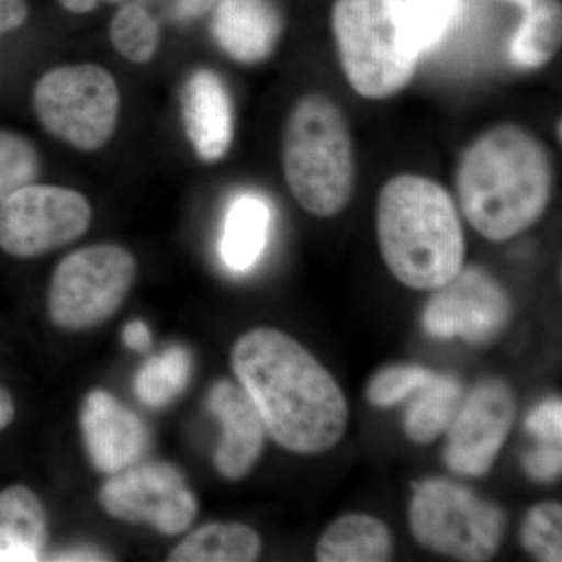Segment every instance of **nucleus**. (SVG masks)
Listing matches in <instances>:
<instances>
[{
	"label": "nucleus",
	"instance_id": "f257e3e1",
	"mask_svg": "<svg viewBox=\"0 0 562 562\" xmlns=\"http://www.w3.org/2000/svg\"><path fill=\"white\" fill-rule=\"evenodd\" d=\"M232 366L266 431L283 449L325 453L346 435L349 406L341 387L286 333L273 328L246 333L233 347Z\"/></svg>",
	"mask_w": 562,
	"mask_h": 562
},
{
	"label": "nucleus",
	"instance_id": "f03ea898",
	"mask_svg": "<svg viewBox=\"0 0 562 562\" xmlns=\"http://www.w3.org/2000/svg\"><path fill=\"white\" fill-rule=\"evenodd\" d=\"M462 213L490 241H508L541 220L553 190V165L541 140L502 124L462 154L457 171Z\"/></svg>",
	"mask_w": 562,
	"mask_h": 562
},
{
	"label": "nucleus",
	"instance_id": "7ed1b4c3",
	"mask_svg": "<svg viewBox=\"0 0 562 562\" xmlns=\"http://www.w3.org/2000/svg\"><path fill=\"white\" fill-rule=\"evenodd\" d=\"M376 236L384 265L412 290L436 291L464 268L457 205L438 181L402 173L382 188Z\"/></svg>",
	"mask_w": 562,
	"mask_h": 562
},
{
	"label": "nucleus",
	"instance_id": "20e7f679",
	"mask_svg": "<svg viewBox=\"0 0 562 562\" xmlns=\"http://www.w3.org/2000/svg\"><path fill=\"white\" fill-rule=\"evenodd\" d=\"M284 179L302 209L333 217L350 202L355 190V147L349 124L338 103L312 92L295 103L283 149Z\"/></svg>",
	"mask_w": 562,
	"mask_h": 562
},
{
	"label": "nucleus",
	"instance_id": "39448f33",
	"mask_svg": "<svg viewBox=\"0 0 562 562\" xmlns=\"http://www.w3.org/2000/svg\"><path fill=\"white\" fill-rule=\"evenodd\" d=\"M333 33L347 80L366 99H387L408 87L419 58L403 46L397 0H336Z\"/></svg>",
	"mask_w": 562,
	"mask_h": 562
},
{
	"label": "nucleus",
	"instance_id": "423d86ee",
	"mask_svg": "<svg viewBox=\"0 0 562 562\" xmlns=\"http://www.w3.org/2000/svg\"><path fill=\"white\" fill-rule=\"evenodd\" d=\"M408 517L422 547L465 562L492 560L506 530V514L501 506L443 479L417 486Z\"/></svg>",
	"mask_w": 562,
	"mask_h": 562
},
{
	"label": "nucleus",
	"instance_id": "0eeeda50",
	"mask_svg": "<svg viewBox=\"0 0 562 562\" xmlns=\"http://www.w3.org/2000/svg\"><path fill=\"white\" fill-rule=\"evenodd\" d=\"M120 106L113 74L92 63L47 70L33 90V110L44 131L81 151H95L110 143Z\"/></svg>",
	"mask_w": 562,
	"mask_h": 562
},
{
	"label": "nucleus",
	"instance_id": "6e6552de",
	"mask_svg": "<svg viewBox=\"0 0 562 562\" xmlns=\"http://www.w3.org/2000/svg\"><path fill=\"white\" fill-rule=\"evenodd\" d=\"M135 279V258L124 247L95 244L72 251L52 273V324L66 331L105 324L120 312Z\"/></svg>",
	"mask_w": 562,
	"mask_h": 562
},
{
	"label": "nucleus",
	"instance_id": "1a4fd4ad",
	"mask_svg": "<svg viewBox=\"0 0 562 562\" xmlns=\"http://www.w3.org/2000/svg\"><path fill=\"white\" fill-rule=\"evenodd\" d=\"M92 210L81 192L32 183L0 203V249L29 260L77 241L90 228Z\"/></svg>",
	"mask_w": 562,
	"mask_h": 562
},
{
	"label": "nucleus",
	"instance_id": "9d476101",
	"mask_svg": "<svg viewBox=\"0 0 562 562\" xmlns=\"http://www.w3.org/2000/svg\"><path fill=\"white\" fill-rule=\"evenodd\" d=\"M99 502L114 519L149 524L166 536L187 531L199 512L198 498L183 473L165 461H139L113 473L103 484Z\"/></svg>",
	"mask_w": 562,
	"mask_h": 562
},
{
	"label": "nucleus",
	"instance_id": "9b49d317",
	"mask_svg": "<svg viewBox=\"0 0 562 562\" xmlns=\"http://www.w3.org/2000/svg\"><path fill=\"white\" fill-rule=\"evenodd\" d=\"M512 314V302L497 280L480 268H462L436 290L424 312V327L435 338L460 336L483 346L497 338Z\"/></svg>",
	"mask_w": 562,
	"mask_h": 562
},
{
	"label": "nucleus",
	"instance_id": "f8f14e48",
	"mask_svg": "<svg viewBox=\"0 0 562 562\" xmlns=\"http://www.w3.org/2000/svg\"><path fill=\"white\" fill-rule=\"evenodd\" d=\"M516 413V397L508 384L502 380L476 384L446 431L447 465L465 476L490 472L512 431Z\"/></svg>",
	"mask_w": 562,
	"mask_h": 562
},
{
	"label": "nucleus",
	"instance_id": "ddd939ff",
	"mask_svg": "<svg viewBox=\"0 0 562 562\" xmlns=\"http://www.w3.org/2000/svg\"><path fill=\"white\" fill-rule=\"evenodd\" d=\"M81 436L88 457L99 472L117 473L143 461L150 449L146 422L110 392L95 390L80 409Z\"/></svg>",
	"mask_w": 562,
	"mask_h": 562
},
{
	"label": "nucleus",
	"instance_id": "4468645a",
	"mask_svg": "<svg viewBox=\"0 0 562 562\" xmlns=\"http://www.w3.org/2000/svg\"><path fill=\"white\" fill-rule=\"evenodd\" d=\"M209 409L222 425L214 465L224 479L238 482L249 475L265 449L266 427L249 394L222 380L209 395Z\"/></svg>",
	"mask_w": 562,
	"mask_h": 562
},
{
	"label": "nucleus",
	"instance_id": "2eb2a0df",
	"mask_svg": "<svg viewBox=\"0 0 562 562\" xmlns=\"http://www.w3.org/2000/svg\"><path fill=\"white\" fill-rule=\"evenodd\" d=\"M181 121L195 155L216 162L231 150L233 105L231 92L213 69H195L180 91Z\"/></svg>",
	"mask_w": 562,
	"mask_h": 562
},
{
	"label": "nucleus",
	"instance_id": "dca6fc26",
	"mask_svg": "<svg viewBox=\"0 0 562 562\" xmlns=\"http://www.w3.org/2000/svg\"><path fill=\"white\" fill-rule=\"evenodd\" d=\"M214 40L233 60L255 65L271 57L283 32V20L273 0H217Z\"/></svg>",
	"mask_w": 562,
	"mask_h": 562
},
{
	"label": "nucleus",
	"instance_id": "f3484780",
	"mask_svg": "<svg viewBox=\"0 0 562 562\" xmlns=\"http://www.w3.org/2000/svg\"><path fill=\"white\" fill-rule=\"evenodd\" d=\"M49 528L35 492L11 486L0 492V562H33L43 558Z\"/></svg>",
	"mask_w": 562,
	"mask_h": 562
},
{
	"label": "nucleus",
	"instance_id": "a211bd4d",
	"mask_svg": "<svg viewBox=\"0 0 562 562\" xmlns=\"http://www.w3.org/2000/svg\"><path fill=\"white\" fill-rule=\"evenodd\" d=\"M394 539L383 520L369 514H347L324 531L316 547L321 562H384L392 558Z\"/></svg>",
	"mask_w": 562,
	"mask_h": 562
},
{
	"label": "nucleus",
	"instance_id": "6ab92c4d",
	"mask_svg": "<svg viewBox=\"0 0 562 562\" xmlns=\"http://www.w3.org/2000/svg\"><path fill=\"white\" fill-rule=\"evenodd\" d=\"M271 209L260 195L243 194L232 203L225 217L221 251L233 271H249L268 243Z\"/></svg>",
	"mask_w": 562,
	"mask_h": 562
},
{
	"label": "nucleus",
	"instance_id": "aec40b11",
	"mask_svg": "<svg viewBox=\"0 0 562 562\" xmlns=\"http://www.w3.org/2000/svg\"><path fill=\"white\" fill-rule=\"evenodd\" d=\"M524 10V20L509 46L514 65L538 69L552 61L561 47L562 14L558 0H509Z\"/></svg>",
	"mask_w": 562,
	"mask_h": 562
},
{
	"label": "nucleus",
	"instance_id": "412c9836",
	"mask_svg": "<svg viewBox=\"0 0 562 562\" xmlns=\"http://www.w3.org/2000/svg\"><path fill=\"white\" fill-rule=\"evenodd\" d=\"M261 553V539L244 524H210L191 532L169 554L171 562H250Z\"/></svg>",
	"mask_w": 562,
	"mask_h": 562
},
{
	"label": "nucleus",
	"instance_id": "4be33fe9",
	"mask_svg": "<svg viewBox=\"0 0 562 562\" xmlns=\"http://www.w3.org/2000/svg\"><path fill=\"white\" fill-rule=\"evenodd\" d=\"M416 394L405 414V431L413 442L425 446L449 430L464 395L461 383L454 376L436 372Z\"/></svg>",
	"mask_w": 562,
	"mask_h": 562
},
{
	"label": "nucleus",
	"instance_id": "5701e85b",
	"mask_svg": "<svg viewBox=\"0 0 562 562\" xmlns=\"http://www.w3.org/2000/svg\"><path fill=\"white\" fill-rule=\"evenodd\" d=\"M458 14L460 0H397L403 46L420 58L446 38Z\"/></svg>",
	"mask_w": 562,
	"mask_h": 562
},
{
	"label": "nucleus",
	"instance_id": "b1692460",
	"mask_svg": "<svg viewBox=\"0 0 562 562\" xmlns=\"http://www.w3.org/2000/svg\"><path fill=\"white\" fill-rule=\"evenodd\" d=\"M192 360L183 346H172L149 358L135 379L136 397L150 408H161L179 397L191 380Z\"/></svg>",
	"mask_w": 562,
	"mask_h": 562
},
{
	"label": "nucleus",
	"instance_id": "393cba45",
	"mask_svg": "<svg viewBox=\"0 0 562 562\" xmlns=\"http://www.w3.org/2000/svg\"><path fill=\"white\" fill-rule=\"evenodd\" d=\"M161 31L158 18L144 3H125L110 22V40L125 60L146 65L157 54Z\"/></svg>",
	"mask_w": 562,
	"mask_h": 562
},
{
	"label": "nucleus",
	"instance_id": "a878e982",
	"mask_svg": "<svg viewBox=\"0 0 562 562\" xmlns=\"http://www.w3.org/2000/svg\"><path fill=\"white\" fill-rule=\"evenodd\" d=\"M41 173V157L35 144L21 133L0 128V203Z\"/></svg>",
	"mask_w": 562,
	"mask_h": 562
},
{
	"label": "nucleus",
	"instance_id": "bb28decb",
	"mask_svg": "<svg viewBox=\"0 0 562 562\" xmlns=\"http://www.w3.org/2000/svg\"><path fill=\"white\" fill-rule=\"evenodd\" d=\"M520 542L531 557L543 562L562 560V508L560 503H539L525 517Z\"/></svg>",
	"mask_w": 562,
	"mask_h": 562
},
{
	"label": "nucleus",
	"instance_id": "cd10ccee",
	"mask_svg": "<svg viewBox=\"0 0 562 562\" xmlns=\"http://www.w3.org/2000/svg\"><path fill=\"white\" fill-rule=\"evenodd\" d=\"M431 373L417 364L387 366L372 376L366 397L376 408H391L424 386Z\"/></svg>",
	"mask_w": 562,
	"mask_h": 562
},
{
	"label": "nucleus",
	"instance_id": "c85d7f7f",
	"mask_svg": "<svg viewBox=\"0 0 562 562\" xmlns=\"http://www.w3.org/2000/svg\"><path fill=\"white\" fill-rule=\"evenodd\" d=\"M525 427L541 442L561 443L562 405L560 398H550V401L536 406L528 414Z\"/></svg>",
	"mask_w": 562,
	"mask_h": 562
},
{
	"label": "nucleus",
	"instance_id": "c756f323",
	"mask_svg": "<svg viewBox=\"0 0 562 562\" xmlns=\"http://www.w3.org/2000/svg\"><path fill=\"white\" fill-rule=\"evenodd\" d=\"M524 469L535 482H553L561 475V443L541 442L524 457Z\"/></svg>",
	"mask_w": 562,
	"mask_h": 562
},
{
	"label": "nucleus",
	"instance_id": "7c9ffc66",
	"mask_svg": "<svg viewBox=\"0 0 562 562\" xmlns=\"http://www.w3.org/2000/svg\"><path fill=\"white\" fill-rule=\"evenodd\" d=\"M172 21L198 20L216 7L217 0H149Z\"/></svg>",
	"mask_w": 562,
	"mask_h": 562
},
{
	"label": "nucleus",
	"instance_id": "2f4dec72",
	"mask_svg": "<svg viewBox=\"0 0 562 562\" xmlns=\"http://www.w3.org/2000/svg\"><path fill=\"white\" fill-rule=\"evenodd\" d=\"M27 18V0H0V38L22 27Z\"/></svg>",
	"mask_w": 562,
	"mask_h": 562
},
{
	"label": "nucleus",
	"instance_id": "473e14b6",
	"mask_svg": "<svg viewBox=\"0 0 562 562\" xmlns=\"http://www.w3.org/2000/svg\"><path fill=\"white\" fill-rule=\"evenodd\" d=\"M122 339L128 349L138 351V353H144L151 346L149 327L143 321H132L131 324L125 325Z\"/></svg>",
	"mask_w": 562,
	"mask_h": 562
},
{
	"label": "nucleus",
	"instance_id": "72a5a7b5",
	"mask_svg": "<svg viewBox=\"0 0 562 562\" xmlns=\"http://www.w3.org/2000/svg\"><path fill=\"white\" fill-rule=\"evenodd\" d=\"M14 413H16V409H14L13 398H11L9 392L0 387V431L5 430L13 422Z\"/></svg>",
	"mask_w": 562,
	"mask_h": 562
},
{
	"label": "nucleus",
	"instance_id": "f704fd0d",
	"mask_svg": "<svg viewBox=\"0 0 562 562\" xmlns=\"http://www.w3.org/2000/svg\"><path fill=\"white\" fill-rule=\"evenodd\" d=\"M63 9L74 14H87L98 9L99 0H58Z\"/></svg>",
	"mask_w": 562,
	"mask_h": 562
},
{
	"label": "nucleus",
	"instance_id": "c9c22d12",
	"mask_svg": "<svg viewBox=\"0 0 562 562\" xmlns=\"http://www.w3.org/2000/svg\"><path fill=\"white\" fill-rule=\"evenodd\" d=\"M105 558L101 557V554L90 553V552H76V553H65L61 554V558H55V561H102Z\"/></svg>",
	"mask_w": 562,
	"mask_h": 562
},
{
	"label": "nucleus",
	"instance_id": "e433bc0d",
	"mask_svg": "<svg viewBox=\"0 0 562 562\" xmlns=\"http://www.w3.org/2000/svg\"><path fill=\"white\" fill-rule=\"evenodd\" d=\"M99 2H101V0H99ZM103 2L117 3V2H122V0H103Z\"/></svg>",
	"mask_w": 562,
	"mask_h": 562
}]
</instances>
